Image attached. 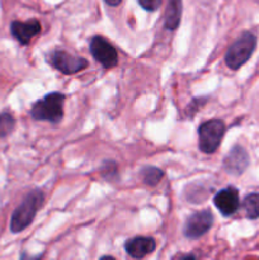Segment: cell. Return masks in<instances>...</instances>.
<instances>
[{
  "label": "cell",
  "instance_id": "1",
  "mask_svg": "<svg viewBox=\"0 0 259 260\" xmlns=\"http://www.w3.org/2000/svg\"><path fill=\"white\" fill-rule=\"evenodd\" d=\"M43 201H45V196L42 190H30L13 212L12 218H10V231L13 234H19L24 231L33 222L38 210L43 205Z\"/></svg>",
  "mask_w": 259,
  "mask_h": 260
},
{
  "label": "cell",
  "instance_id": "2",
  "mask_svg": "<svg viewBox=\"0 0 259 260\" xmlns=\"http://www.w3.org/2000/svg\"><path fill=\"white\" fill-rule=\"evenodd\" d=\"M65 95L58 91L47 94L41 101L36 102L30 109V116L35 121L58 123L63 117Z\"/></svg>",
  "mask_w": 259,
  "mask_h": 260
},
{
  "label": "cell",
  "instance_id": "3",
  "mask_svg": "<svg viewBox=\"0 0 259 260\" xmlns=\"http://www.w3.org/2000/svg\"><path fill=\"white\" fill-rule=\"evenodd\" d=\"M256 47V37L251 32H243L240 37L229 47L225 55V63L231 70H238L254 53Z\"/></svg>",
  "mask_w": 259,
  "mask_h": 260
},
{
  "label": "cell",
  "instance_id": "4",
  "mask_svg": "<svg viewBox=\"0 0 259 260\" xmlns=\"http://www.w3.org/2000/svg\"><path fill=\"white\" fill-rule=\"evenodd\" d=\"M225 129V123L221 119L203 122L198 127V149L205 154H213L221 145Z\"/></svg>",
  "mask_w": 259,
  "mask_h": 260
},
{
  "label": "cell",
  "instance_id": "5",
  "mask_svg": "<svg viewBox=\"0 0 259 260\" xmlns=\"http://www.w3.org/2000/svg\"><path fill=\"white\" fill-rule=\"evenodd\" d=\"M51 65L60 71L63 75H73V74L83 71L88 68L89 62L84 57L80 56H74L65 51H53L48 57Z\"/></svg>",
  "mask_w": 259,
  "mask_h": 260
},
{
  "label": "cell",
  "instance_id": "6",
  "mask_svg": "<svg viewBox=\"0 0 259 260\" xmlns=\"http://www.w3.org/2000/svg\"><path fill=\"white\" fill-rule=\"evenodd\" d=\"M90 53L104 69H112L118 63L116 48L102 36H94L90 40Z\"/></svg>",
  "mask_w": 259,
  "mask_h": 260
},
{
  "label": "cell",
  "instance_id": "7",
  "mask_svg": "<svg viewBox=\"0 0 259 260\" xmlns=\"http://www.w3.org/2000/svg\"><path fill=\"white\" fill-rule=\"evenodd\" d=\"M213 223V215L211 211L205 210L196 212L188 217L184 225V235L188 239H198L205 235Z\"/></svg>",
  "mask_w": 259,
  "mask_h": 260
},
{
  "label": "cell",
  "instance_id": "8",
  "mask_svg": "<svg viewBox=\"0 0 259 260\" xmlns=\"http://www.w3.org/2000/svg\"><path fill=\"white\" fill-rule=\"evenodd\" d=\"M213 203L222 216H231L240 207L239 190L235 187H226L218 190L213 197Z\"/></svg>",
  "mask_w": 259,
  "mask_h": 260
},
{
  "label": "cell",
  "instance_id": "9",
  "mask_svg": "<svg viewBox=\"0 0 259 260\" xmlns=\"http://www.w3.org/2000/svg\"><path fill=\"white\" fill-rule=\"evenodd\" d=\"M249 167V155L245 149L239 145L234 146L223 159V169L231 175L243 174Z\"/></svg>",
  "mask_w": 259,
  "mask_h": 260
},
{
  "label": "cell",
  "instance_id": "10",
  "mask_svg": "<svg viewBox=\"0 0 259 260\" xmlns=\"http://www.w3.org/2000/svg\"><path fill=\"white\" fill-rule=\"evenodd\" d=\"M41 32V23L37 19H29L27 22H19L14 20L10 24V33L13 37L20 43L25 46L30 42L35 36H37Z\"/></svg>",
  "mask_w": 259,
  "mask_h": 260
},
{
  "label": "cell",
  "instance_id": "11",
  "mask_svg": "<svg viewBox=\"0 0 259 260\" xmlns=\"http://www.w3.org/2000/svg\"><path fill=\"white\" fill-rule=\"evenodd\" d=\"M124 249L131 258L142 259L156 249V243L149 236H136L126 241Z\"/></svg>",
  "mask_w": 259,
  "mask_h": 260
},
{
  "label": "cell",
  "instance_id": "12",
  "mask_svg": "<svg viewBox=\"0 0 259 260\" xmlns=\"http://www.w3.org/2000/svg\"><path fill=\"white\" fill-rule=\"evenodd\" d=\"M182 18V0H168L165 10V28L168 30H175Z\"/></svg>",
  "mask_w": 259,
  "mask_h": 260
},
{
  "label": "cell",
  "instance_id": "13",
  "mask_svg": "<svg viewBox=\"0 0 259 260\" xmlns=\"http://www.w3.org/2000/svg\"><path fill=\"white\" fill-rule=\"evenodd\" d=\"M246 217L249 220H256L259 217V193H250L243 201Z\"/></svg>",
  "mask_w": 259,
  "mask_h": 260
},
{
  "label": "cell",
  "instance_id": "14",
  "mask_svg": "<svg viewBox=\"0 0 259 260\" xmlns=\"http://www.w3.org/2000/svg\"><path fill=\"white\" fill-rule=\"evenodd\" d=\"M141 177L145 184L150 185V187H155V185L161 182L163 177H164V172L156 167H145L141 169Z\"/></svg>",
  "mask_w": 259,
  "mask_h": 260
},
{
  "label": "cell",
  "instance_id": "15",
  "mask_svg": "<svg viewBox=\"0 0 259 260\" xmlns=\"http://www.w3.org/2000/svg\"><path fill=\"white\" fill-rule=\"evenodd\" d=\"M15 127V119L9 112L0 113V139L7 137L13 132Z\"/></svg>",
  "mask_w": 259,
  "mask_h": 260
},
{
  "label": "cell",
  "instance_id": "16",
  "mask_svg": "<svg viewBox=\"0 0 259 260\" xmlns=\"http://www.w3.org/2000/svg\"><path fill=\"white\" fill-rule=\"evenodd\" d=\"M101 172H102V175H103L106 179H111L112 175L117 174V164L114 161H112V160L106 161L103 164V167L101 168Z\"/></svg>",
  "mask_w": 259,
  "mask_h": 260
},
{
  "label": "cell",
  "instance_id": "17",
  "mask_svg": "<svg viewBox=\"0 0 259 260\" xmlns=\"http://www.w3.org/2000/svg\"><path fill=\"white\" fill-rule=\"evenodd\" d=\"M137 3L147 12H156L161 5V0H137Z\"/></svg>",
  "mask_w": 259,
  "mask_h": 260
},
{
  "label": "cell",
  "instance_id": "18",
  "mask_svg": "<svg viewBox=\"0 0 259 260\" xmlns=\"http://www.w3.org/2000/svg\"><path fill=\"white\" fill-rule=\"evenodd\" d=\"M206 102H207V99H206V98H196V99H193V102H192V103H190V106H189V108L192 109V112H190V113H189V116L192 117L193 114H195V112H197L198 108H200V107H202L203 104L206 103ZM190 109H189V111H190Z\"/></svg>",
  "mask_w": 259,
  "mask_h": 260
},
{
  "label": "cell",
  "instance_id": "19",
  "mask_svg": "<svg viewBox=\"0 0 259 260\" xmlns=\"http://www.w3.org/2000/svg\"><path fill=\"white\" fill-rule=\"evenodd\" d=\"M20 260H41V255L30 256V255H27V254H22V256H20Z\"/></svg>",
  "mask_w": 259,
  "mask_h": 260
},
{
  "label": "cell",
  "instance_id": "20",
  "mask_svg": "<svg viewBox=\"0 0 259 260\" xmlns=\"http://www.w3.org/2000/svg\"><path fill=\"white\" fill-rule=\"evenodd\" d=\"M104 2L108 5H111V7H117V5L121 4L122 0H104Z\"/></svg>",
  "mask_w": 259,
  "mask_h": 260
},
{
  "label": "cell",
  "instance_id": "21",
  "mask_svg": "<svg viewBox=\"0 0 259 260\" xmlns=\"http://www.w3.org/2000/svg\"><path fill=\"white\" fill-rule=\"evenodd\" d=\"M196 255H193V254H185V255H182L180 256L179 260H196Z\"/></svg>",
  "mask_w": 259,
  "mask_h": 260
},
{
  "label": "cell",
  "instance_id": "22",
  "mask_svg": "<svg viewBox=\"0 0 259 260\" xmlns=\"http://www.w3.org/2000/svg\"><path fill=\"white\" fill-rule=\"evenodd\" d=\"M99 260H116L113 258V256H109V255H104V256H102L101 259Z\"/></svg>",
  "mask_w": 259,
  "mask_h": 260
}]
</instances>
